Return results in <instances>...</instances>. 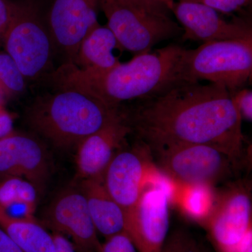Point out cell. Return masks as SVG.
Masks as SVG:
<instances>
[{"mask_svg": "<svg viewBox=\"0 0 252 252\" xmlns=\"http://www.w3.org/2000/svg\"><path fill=\"white\" fill-rule=\"evenodd\" d=\"M122 112L132 132L149 150L203 144L238 159L243 157V119L224 86L184 83Z\"/></svg>", "mask_w": 252, "mask_h": 252, "instance_id": "cell-1", "label": "cell"}, {"mask_svg": "<svg viewBox=\"0 0 252 252\" xmlns=\"http://www.w3.org/2000/svg\"><path fill=\"white\" fill-rule=\"evenodd\" d=\"M187 50L170 44L136 54L127 63L102 72H89L71 63L58 67L52 76L93 93L114 108L130 101L155 97L189 82L185 72Z\"/></svg>", "mask_w": 252, "mask_h": 252, "instance_id": "cell-2", "label": "cell"}, {"mask_svg": "<svg viewBox=\"0 0 252 252\" xmlns=\"http://www.w3.org/2000/svg\"><path fill=\"white\" fill-rule=\"evenodd\" d=\"M49 86L36 94L27 111L30 126L60 148L78 146L120 117L114 108L79 86L49 76Z\"/></svg>", "mask_w": 252, "mask_h": 252, "instance_id": "cell-3", "label": "cell"}, {"mask_svg": "<svg viewBox=\"0 0 252 252\" xmlns=\"http://www.w3.org/2000/svg\"><path fill=\"white\" fill-rule=\"evenodd\" d=\"M99 9L121 49L136 54L182 35L183 29L169 16L170 8L149 0H99Z\"/></svg>", "mask_w": 252, "mask_h": 252, "instance_id": "cell-4", "label": "cell"}, {"mask_svg": "<svg viewBox=\"0 0 252 252\" xmlns=\"http://www.w3.org/2000/svg\"><path fill=\"white\" fill-rule=\"evenodd\" d=\"M6 54L14 60L26 81H42L56 70L54 41L37 8L14 4L11 22L4 36Z\"/></svg>", "mask_w": 252, "mask_h": 252, "instance_id": "cell-5", "label": "cell"}, {"mask_svg": "<svg viewBox=\"0 0 252 252\" xmlns=\"http://www.w3.org/2000/svg\"><path fill=\"white\" fill-rule=\"evenodd\" d=\"M185 72L189 82L220 84L231 94L243 89L252 78V38L207 41L187 49Z\"/></svg>", "mask_w": 252, "mask_h": 252, "instance_id": "cell-6", "label": "cell"}, {"mask_svg": "<svg viewBox=\"0 0 252 252\" xmlns=\"http://www.w3.org/2000/svg\"><path fill=\"white\" fill-rule=\"evenodd\" d=\"M150 152L167 177L185 186L213 187L233 177L240 162V159L203 144H179Z\"/></svg>", "mask_w": 252, "mask_h": 252, "instance_id": "cell-7", "label": "cell"}, {"mask_svg": "<svg viewBox=\"0 0 252 252\" xmlns=\"http://www.w3.org/2000/svg\"><path fill=\"white\" fill-rule=\"evenodd\" d=\"M252 195L250 185L233 182L215 193L210 212L201 223L216 252H240L252 230Z\"/></svg>", "mask_w": 252, "mask_h": 252, "instance_id": "cell-8", "label": "cell"}, {"mask_svg": "<svg viewBox=\"0 0 252 252\" xmlns=\"http://www.w3.org/2000/svg\"><path fill=\"white\" fill-rule=\"evenodd\" d=\"M166 183L149 182L126 215L125 232L138 252H160L169 234L170 193Z\"/></svg>", "mask_w": 252, "mask_h": 252, "instance_id": "cell-9", "label": "cell"}, {"mask_svg": "<svg viewBox=\"0 0 252 252\" xmlns=\"http://www.w3.org/2000/svg\"><path fill=\"white\" fill-rule=\"evenodd\" d=\"M99 0H52L48 27L56 54L73 64L82 41L99 26Z\"/></svg>", "mask_w": 252, "mask_h": 252, "instance_id": "cell-10", "label": "cell"}, {"mask_svg": "<svg viewBox=\"0 0 252 252\" xmlns=\"http://www.w3.org/2000/svg\"><path fill=\"white\" fill-rule=\"evenodd\" d=\"M151 157L148 147L139 140L132 148L121 149L104 172V187L125 216L135 206L149 182L158 181L150 178Z\"/></svg>", "mask_w": 252, "mask_h": 252, "instance_id": "cell-11", "label": "cell"}, {"mask_svg": "<svg viewBox=\"0 0 252 252\" xmlns=\"http://www.w3.org/2000/svg\"><path fill=\"white\" fill-rule=\"evenodd\" d=\"M45 220L56 232L69 235L77 251L99 252L101 243L81 189H67L58 195L46 210Z\"/></svg>", "mask_w": 252, "mask_h": 252, "instance_id": "cell-12", "label": "cell"}, {"mask_svg": "<svg viewBox=\"0 0 252 252\" xmlns=\"http://www.w3.org/2000/svg\"><path fill=\"white\" fill-rule=\"evenodd\" d=\"M172 11L183 29V40H236L252 38L249 23L241 20L227 22L212 8L190 1L174 2Z\"/></svg>", "mask_w": 252, "mask_h": 252, "instance_id": "cell-13", "label": "cell"}, {"mask_svg": "<svg viewBox=\"0 0 252 252\" xmlns=\"http://www.w3.org/2000/svg\"><path fill=\"white\" fill-rule=\"evenodd\" d=\"M49 163L44 146L34 137L14 132L0 140V177H21L37 190L45 185Z\"/></svg>", "mask_w": 252, "mask_h": 252, "instance_id": "cell-14", "label": "cell"}, {"mask_svg": "<svg viewBox=\"0 0 252 252\" xmlns=\"http://www.w3.org/2000/svg\"><path fill=\"white\" fill-rule=\"evenodd\" d=\"M130 133L122 112L120 117L84 139L77 146L76 161L79 177L83 180H103L109 163Z\"/></svg>", "mask_w": 252, "mask_h": 252, "instance_id": "cell-15", "label": "cell"}, {"mask_svg": "<svg viewBox=\"0 0 252 252\" xmlns=\"http://www.w3.org/2000/svg\"><path fill=\"white\" fill-rule=\"evenodd\" d=\"M81 189L97 233L107 238L125 232V213L106 190L103 180H83Z\"/></svg>", "mask_w": 252, "mask_h": 252, "instance_id": "cell-16", "label": "cell"}, {"mask_svg": "<svg viewBox=\"0 0 252 252\" xmlns=\"http://www.w3.org/2000/svg\"><path fill=\"white\" fill-rule=\"evenodd\" d=\"M115 49L121 48L114 33L99 25L81 42L73 64L82 70L105 72L120 63L113 53Z\"/></svg>", "mask_w": 252, "mask_h": 252, "instance_id": "cell-17", "label": "cell"}, {"mask_svg": "<svg viewBox=\"0 0 252 252\" xmlns=\"http://www.w3.org/2000/svg\"><path fill=\"white\" fill-rule=\"evenodd\" d=\"M0 228L24 252H56L53 235L34 219L14 218L0 207Z\"/></svg>", "mask_w": 252, "mask_h": 252, "instance_id": "cell-18", "label": "cell"}, {"mask_svg": "<svg viewBox=\"0 0 252 252\" xmlns=\"http://www.w3.org/2000/svg\"><path fill=\"white\" fill-rule=\"evenodd\" d=\"M180 205L187 216L201 224L213 204L215 193L212 187L203 185L186 186Z\"/></svg>", "mask_w": 252, "mask_h": 252, "instance_id": "cell-19", "label": "cell"}, {"mask_svg": "<svg viewBox=\"0 0 252 252\" xmlns=\"http://www.w3.org/2000/svg\"><path fill=\"white\" fill-rule=\"evenodd\" d=\"M37 189L29 181L21 177H8L0 182V207H7L16 202L36 205Z\"/></svg>", "mask_w": 252, "mask_h": 252, "instance_id": "cell-20", "label": "cell"}, {"mask_svg": "<svg viewBox=\"0 0 252 252\" xmlns=\"http://www.w3.org/2000/svg\"><path fill=\"white\" fill-rule=\"evenodd\" d=\"M26 82L14 60L7 54L0 53V95L14 97L23 94Z\"/></svg>", "mask_w": 252, "mask_h": 252, "instance_id": "cell-21", "label": "cell"}, {"mask_svg": "<svg viewBox=\"0 0 252 252\" xmlns=\"http://www.w3.org/2000/svg\"><path fill=\"white\" fill-rule=\"evenodd\" d=\"M198 242L185 228L169 233L160 252H196Z\"/></svg>", "mask_w": 252, "mask_h": 252, "instance_id": "cell-22", "label": "cell"}, {"mask_svg": "<svg viewBox=\"0 0 252 252\" xmlns=\"http://www.w3.org/2000/svg\"><path fill=\"white\" fill-rule=\"evenodd\" d=\"M98 252H138L133 242L126 232L118 233L106 238L101 243Z\"/></svg>", "mask_w": 252, "mask_h": 252, "instance_id": "cell-23", "label": "cell"}, {"mask_svg": "<svg viewBox=\"0 0 252 252\" xmlns=\"http://www.w3.org/2000/svg\"><path fill=\"white\" fill-rule=\"evenodd\" d=\"M180 1H190L200 3L215 9L217 12L229 14L238 11L250 4L251 0H178Z\"/></svg>", "mask_w": 252, "mask_h": 252, "instance_id": "cell-24", "label": "cell"}, {"mask_svg": "<svg viewBox=\"0 0 252 252\" xmlns=\"http://www.w3.org/2000/svg\"><path fill=\"white\" fill-rule=\"evenodd\" d=\"M235 106L240 112L242 119L252 122V91L248 89H242L232 94Z\"/></svg>", "mask_w": 252, "mask_h": 252, "instance_id": "cell-25", "label": "cell"}, {"mask_svg": "<svg viewBox=\"0 0 252 252\" xmlns=\"http://www.w3.org/2000/svg\"><path fill=\"white\" fill-rule=\"evenodd\" d=\"M14 11V4L0 0V37L4 36L9 27Z\"/></svg>", "mask_w": 252, "mask_h": 252, "instance_id": "cell-26", "label": "cell"}, {"mask_svg": "<svg viewBox=\"0 0 252 252\" xmlns=\"http://www.w3.org/2000/svg\"><path fill=\"white\" fill-rule=\"evenodd\" d=\"M13 132L12 117L0 104V140Z\"/></svg>", "mask_w": 252, "mask_h": 252, "instance_id": "cell-27", "label": "cell"}, {"mask_svg": "<svg viewBox=\"0 0 252 252\" xmlns=\"http://www.w3.org/2000/svg\"><path fill=\"white\" fill-rule=\"evenodd\" d=\"M52 235L56 252H77L73 244L70 243L64 235L57 232H54Z\"/></svg>", "mask_w": 252, "mask_h": 252, "instance_id": "cell-28", "label": "cell"}, {"mask_svg": "<svg viewBox=\"0 0 252 252\" xmlns=\"http://www.w3.org/2000/svg\"><path fill=\"white\" fill-rule=\"evenodd\" d=\"M0 252H24L0 228Z\"/></svg>", "mask_w": 252, "mask_h": 252, "instance_id": "cell-29", "label": "cell"}, {"mask_svg": "<svg viewBox=\"0 0 252 252\" xmlns=\"http://www.w3.org/2000/svg\"><path fill=\"white\" fill-rule=\"evenodd\" d=\"M252 231L250 232L242 245L240 252H252Z\"/></svg>", "mask_w": 252, "mask_h": 252, "instance_id": "cell-30", "label": "cell"}, {"mask_svg": "<svg viewBox=\"0 0 252 252\" xmlns=\"http://www.w3.org/2000/svg\"><path fill=\"white\" fill-rule=\"evenodd\" d=\"M196 252H212L208 248H207L203 243H198Z\"/></svg>", "mask_w": 252, "mask_h": 252, "instance_id": "cell-31", "label": "cell"}, {"mask_svg": "<svg viewBox=\"0 0 252 252\" xmlns=\"http://www.w3.org/2000/svg\"><path fill=\"white\" fill-rule=\"evenodd\" d=\"M149 1H160V2L165 3V4H166L167 6L170 8V10H171L172 5H173L174 2H175L174 0H149Z\"/></svg>", "mask_w": 252, "mask_h": 252, "instance_id": "cell-32", "label": "cell"}, {"mask_svg": "<svg viewBox=\"0 0 252 252\" xmlns=\"http://www.w3.org/2000/svg\"><path fill=\"white\" fill-rule=\"evenodd\" d=\"M0 104H1V102H0Z\"/></svg>", "mask_w": 252, "mask_h": 252, "instance_id": "cell-33", "label": "cell"}]
</instances>
